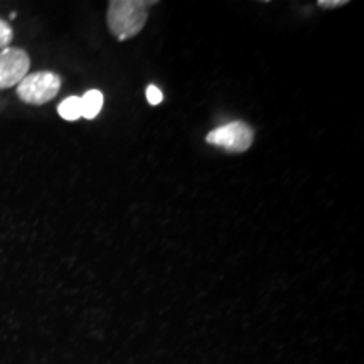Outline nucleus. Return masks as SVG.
Instances as JSON below:
<instances>
[{
	"label": "nucleus",
	"mask_w": 364,
	"mask_h": 364,
	"mask_svg": "<svg viewBox=\"0 0 364 364\" xmlns=\"http://www.w3.org/2000/svg\"><path fill=\"white\" fill-rule=\"evenodd\" d=\"M154 0H112L108 4V27L118 41L135 38L147 22L149 7Z\"/></svg>",
	"instance_id": "f257e3e1"
},
{
	"label": "nucleus",
	"mask_w": 364,
	"mask_h": 364,
	"mask_svg": "<svg viewBox=\"0 0 364 364\" xmlns=\"http://www.w3.org/2000/svg\"><path fill=\"white\" fill-rule=\"evenodd\" d=\"M61 90V78L56 73L38 71L27 75L17 85V97L27 105H44L56 97Z\"/></svg>",
	"instance_id": "f03ea898"
},
{
	"label": "nucleus",
	"mask_w": 364,
	"mask_h": 364,
	"mask_svg": "<svg viewBox=\"0 0 364 364\" xmlns=\"http://www.w3.org/2000/svg\"><path fill=\"white\" fill-rule=\"evenodd\" d=\"M253 129L245 122H230V124L218 127L209 132L206 142L215 145L218 149L226 150V152L241 154L253 145Z\"/></svg>",
	"instance_id": "7ed1b4c3"
},
{
	"label": "nucleus",
	"mask_w": 364,
	"mask_h": 364,
	"mask_svg": "<svg viewBox=\"0 0 364 364\" xmlns=\"http://www.w3.org/2000/svg\"><path fill=\"white\" fill-rule=\"evenodd\" d=\"M31 58L24 49L7 48L0 51V90L19 85L29 75Z\"/></svg>",
	"instance_id": "20e7f679"
},
{
	"label": "nucleus",
	"mask_w": 364,
	"mask_h": 364,
	"mask_svg": "<svg viewBox=\"0 0 364 364\" xmlns=\"http://www.w3.org/2000/svg\"><path fill=\"white\" fill-rule=\"evenodd\" d=\"M81 98V117L86 120H93L103 108V93L98 90L86 91Z\"/></svg>",
	"instance_id": "39448f33"
},
{
	"label": "nucleus",
	"mask_w": 364,
	"mask_h": 364,
	"mask_svg": "<svg viewBox=\"0 0 364 364\" xmlns=\"http://www.w3.org/2000/svg\"><path fill=\"white\" fill-rule=\"evenodd\" d=\"M58 112L61 118L68 122H75L81 118V98L80 97H68L65 102L58 107Z\"/></svg>",
	"instance_id": "423d86ee"
},
{
	"label": "nucleus",
	"mask_w": 364,
	"mask_h": 364,
	"mask_svg": "<svg viewBox=\"0 0 364 364\" xmlns=\"http://www.w3.org/2000/svg\"><path fill=\"white\" fill-rule=\"evenodd\" d=\"M12 39H14V31L11 24H9L7 21L0 19V51L7 49L9 44L12 43Z\"/></svg>",
	"instance_id": "0eeeda50"
},
{
	"label": "nucleus",
	"mask_w": 364,
	"mask_h": 364,
	"mask_svg": "<svg viewBox=\"0 0 364 364\" xmlns=\"http://www.w3.org/2000/svg\"><path fill=\"white\" fill-rule=\"evenodd\" d=\"M147 100H149V103L150 105H159L162 102V91L157 88V86H154V85H150L149 88H147Z\"/></svg>",
	"instance_id": "6e6552de"
},
{
	"label": "nucleus",
	"mask_w": 364,
	"mask_h": 364,
	"mask_svg": "<svg viewBox=\"0 0 364 364\" xmlns=\"http://www.w3.org/2000/svg\"><path fill=\"white\" fill-rule=\"evenodd\" d=\"M348 0H318V7L322 9H336L341 6H346Z\"/></svg>",
	"instance_id": "1a4fd4ad"
}]
</instances>
